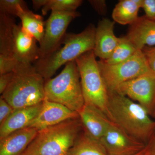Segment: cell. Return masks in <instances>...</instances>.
I'll list each match as a JSON object with an SVG mask.
<instances>
[{
	"label": "cell",
	"instance_id": "obj_1",
	"mask_svg": "<svg viewBox=\"0 0 155 155\" xmlns=\"http://www.w3.org/2000/svg\"><path fill=\"white\" fill-rule=\"evenodd\" d=\"M110 120L132 137L147 144L155 131V119L138 103L116 91H109Z\"/></svg>",
	"mask_w": 155,
	"mask_h": 155
},
{
	"label": "cell",
	"instance_id": "obj_2",
	"mask_svg": "<svg viewBox=\"0 0 155 155\" xmlns=\"http://www.w3.org/2000/svg\"><path fill=\"white\" fill-rule=\"evenodd\" d=\"M95 30V26L90 24L80 33L66 34L61 44L63 46L35 63L37 71L45 80L49 79L62 66L93 50Z\"/></svg>",
	"mask_w": 155,
	"mask_h": 155
},
{
	"label": "cell",
	"instance_id": "obj_3",
	"mask_svg": "<svg viewBox=\"0 0 155 155\" xmlns=\"http://www.w3.org/2000/svg\"><path fill=\"white\" fill-rule=\"evenodd\" d=\"M45 81L32 64L19 63L1 96L14 110L39 104L45 100Z\"/></svg>",
	"mask_w": 155,
	"mask_h": 155
},
{
	"label": "cell",
	"instance_id": "obj_4",
	"mask_svg": "<svg viewBox=\"0 0 155 155\" xmlns=\"http://www.w3.org/2000/svg\"><path fill=\"white\" fill-rule=\"evenodd\" d=\"M83 129L78 118L38 130L21 155H66Z\"/></svg>",
	"mask_w": 155,
	"mask_h": 155
},
{
	"label": "cell",
	"instance_id": "obj_5",
	"mask_svg": "<svg viewBox=\"0 0 155 155\" xmlns=\"http://www.w3.org/2000/svg\"><path fill=\"white\" fill-rule=\"evenodd\" d=\"M37 42L12 16L0 14V55L12 57L20 63L35 64L40 59Z\"/></svg>",
	"mask_w": 155,
	"mask_h": 155
},
{
	"label": "cell",
	"instance_id": "obj_6",
	"mask_svg": "<svg viewBox=\"0 0 155 155\" xmlns=\"http://www.w3.org/2000/svg\"><path fill=\"white\" fill-rule=\"evenodd\" d=\"M45 100L78 113L85 104L80 74L75 61L66 64L61 73L45 81Z\"/></svg>",
	"mask_w": 155,
	"mask_h": 155
},
{
	"label": "cell",
	"instance_id": "obj_7",
	"mask_svg": "<svg viewBox=\"0 0 155 155\" xmlns=\"http://www.w3.org/2000/svg\"><path fill=\"white\" fill-rule=\"evenodd\" d=\"M79 74L85 104L99 110L110 120L109 90L103 78L93 50L75 60Z\"/></svg>",
	"mask_w": 155,
	"mask_h": 155
},
{
	"label": "cell",
	"instance_id": "obj_8",
	"mask_svg": "<svg viewBox=\"0 0 155 155\" xmlns=\"http://www.w3.org/2000/svg\"><path fill=\"white\" fill-rule=\"evenodd\" d=\"M99 67L108 90L115 91L122 84L147 73L153 72L150 69L142 51L122 63L114 65L98 61Z\"/></svg>",
	"mask_w": 155,
	"mask_h": 155
},
{
	"label": "cell",
	"instance_id": "obj_9",
	"mask_svg": "<svg viewBox=\"0 0 155 155\" xmlns=\"http://www.w3.org/2000/svg\"><path fill=\"white\" fill-rule=\"evenodd\" d=\"M77 11H51L45 22L44 36L39 45L40 58H45L61 46L68 26L80 17Z\"/></svg>",
	"mask_w": 155,
	"mask_h": 155
},
{
	"label": "cell",
	"instance_id": "obj_10",
	"mask_svg": "<svg viewBox=\"0 0 155 155\" xmlns=\"http://www.w3.org/2000/svg\"><path fill=\"white\" fill-rule=\"evenodd\" d=\"M115 91L146 109L151 116L155 109V73H147L119 85Z\"/></svg>",
	"mask_w": 155,
	"mask_h": 155
},
{
	"label": "cell",
	"instance_id": "obj_11",
	"mask_svg": "<svg viewBox=\"0 0 155 155\" xmlns=\"http://www.w3.org/2000/svg\"><path fill=\"white\" fill-rule=\"evenodd\" d=\"M108 155H135L147 144L127 134L113 121H110L100 141Z\"/></svg>",
	"mask_w": 155,
	"mask_h": 155
},
{
	"label": "cell",
	"instance_id": "obj_12",
	"mask_svg": "<svg viewBox=\"0 0 155 155\" xmlns=\"http://www.w3.org/2000/svg\"><path fill=\"white\" fill-rule=\"evenodd\" d=\"M79 118L77 112L58 103L45 100L41 112L28 127L38 130L58 125L70 119Z\"/></svg>",
	"mask_w": 155,
	"mask_h": 155
},
{
	"label": "cell",
	"instance_id": "obj_13",
	"mask_svg": "<svg viewBox=\"0 0 155 155\" xmlns=\"http://www.w3.org/2000/svg\"><path fill=\"white\" fill-rule=\"evenodd\" d=\"M116 22L107 18L100 20L96 27L94 52L100 60L107 59L119 44L120 37L114 33Z\"/></svg>",
	"mask_w": 155,
	"mask_h": 155
},
{
	"label": "cell",
	"instance_id": "obj_14",
	"mask_svg": "<svg viewBox=\"0 0 155 155\" xmlns=\"http://www.w3.org/2000/svg\"><path fill=\"white\" fill-rule=\"evenodd\" d=\"M137 50L155 46V21L145 16L139 17L129 25L125 36Z\"/></svg>",
	"mask_w": 155,
	"mask_h": 155
},
{
	"label": "cell",
	"instance_id": "obj_15",
	"mask_svg": "<svg viewBox=\"0 0 155 155\" xmlns=\"http://www.w3.org/2000/svg\"><path fill=\"white\" fill-rule=\"evenodd\" d=\"M43 103L14 110L8 118L0 125V140L11 133L28 127L41 111Z\"/></svg>",
	"mask_w": 155,
	"mask_h": 155
},
{
	"label": "cell",
	"instance_id": "obj_16",
	"mask_svg": "<svg viewBox=\"0 0 155 155\" xmlns=\"http://www.w3.org/2000/svg\"><path fill=\"white\" fill-rule=\"evenodd\" d=\"M78 113L83 130L100 141L111 120L99 110L86 104Z\"/></svg>",
	"mask_w": 155,
	"mask_h": 155
},
{
	"label": "cell",
	"instance_id": "obj_17",
	"mask_svg": "<svg viewBox=\"0 0 155 155\" xmlns=\"http://www.w3.org/2000/svg\"><path fill=\"white\" fill-rule=\"evenodd\" d=\"M38 130L27 127L11 133L0 140V155H21L37 134Z\"/></svg>",
	"mask_w": 155,
	"mask_h": 155
},
{
	"label": "cell",
	"instance_id": "obj_18",
	"mask_svg": "<svg viewBox=\"0 0 155 155\" xmlns=\"http://www.w3.org/2000/svg\"><path fill=\"white\" fill-rule=\"evenodd\" d=\"M17 17L21 20V25L24 30L40 44L44 36L45 27L43 17L34 13L27 6L20 9Z\"/></svg>",
	"mask_w": 155,
	"mask_h": 155
},
{
	"label": "cell",
	"instance_id": "obj_19",
	"mask_svg": "<svg viewBox=\"0 0 155 155\" xmlns=\"http://www.w3.org/2000/svg\"><path fill=\"white\" fill-rule=\"evenodd\" d=\"M142 0H120L115 5L112 17L115 22L130 25L138 19Z\"/></svg>",
	"mask_w": 155,
	"mask_h": 155
},
{
	"label": "cell",
	"instance_id": "obj_20",
	"mask_svg": "<svg viewBox=\"0 0 155 155\" xmlns=\"http://www.w3.org/2000/svg\"><path fill=\"white\" fill-rule=\"evenodd\" d=\"M66 155H108L100 141L83 130Z\"/></svg>",
	"mask_w": 155,
	"mask_h": 155
},
{
	"label": "cell",
	"instance_id": "obj_21",
	"mask_svg": "<svg viewBox=\"0 0 155 155\" xmlns=\"http://www.w3.org/2000/svg\"><path fill=\"white\" fill-rule=\"evenodd\" d=\"M138 51L139 50H137L126 37H121L118 45L110 56L107 60L103 61L109 65L119 64L129 59Z\"/></svg>",
	"mask_w": 155,
	"mask_h": 155
},
{
	"label": "cell",
	"instance_id": "obj_22",
	"mask_svg": "<svg viewBox=\"0 0 155 155\" xmlns=\"http://www.w3.org/2000/svg\"><path fill=\"white\" fill-rule=\"evenodd\" d=\"M82 0H47L41 9L42 15L45 16L49 11H75L82 5Z\"/></svg>",
	"mask_w": 155,
	"mask_h": 155
},
{
	"label": "cell",
	"instance_id": "obj_23",
	"mask_svg": "<svg viewBox=\"0 0 155 155\" xmlns=\"http://www.w3.org/2000/svg\"><path fill=\"white\" fill-rule=\"evenodd\" d=\"M26 6L27 4L23 0H1L0 13L17 17L20 9Z\"/></svg>",
	"mask_w": 155,
	"mask_h": 155
},
{
	"label": "cell",
	"instance_id": "obj_24",
	"mask_svg": "<svg viewBox=\"0 0 155 155\" xmlns=\"http://www.w3.org/2000/svg\"><path fill=\"white\" fill-rule=\"evenodd\" d=\"M19 63L14 58L0 55V74L14 72Z\"/></svg>",
	"mask_w": 155,
	"mask_h": 155
},
{
	"label": "cell",
	"instance_id": "obj_25",
	"mask_svg": "<svg viewBox=\"0 0 155 155\" xmlns=\"http://www.w3.org/2000/svg\"><path fill=\"white\" fill-rule=\"evenodd\" d=\"M14 108L1 96L0 97V125H2L14 112Z\"/></svg>",
	"mask_w": 155,
	"mask_h": 155
},
{
	"label": "cell",
	"instance_id": "obj_26",
	"mask_svg": "<svg viewBox=\"0 0 155 155\" xmlns=\"http://www.w3.org/2000/svg\"><path fill=\"white\" fill-rule=\"evenodd\" d=\"M141 8L144 11L146 17L155 21V0H142Z\"/></svg>",
	"mask_w": 155,
	"mask_h": 155
},
{
	"label": "cell",
	"instance_id": "obj_27",
	"mask_svg": "<svg viewBox=\"0 0 155 155\" xmlns=\"http://www.w3.org/2000/svg\"><path fill=\"white\" fill-rule=\"evenodd\" d=\"M151 70L155 73V46L145 47L142 50Z\"/></svg>",
	"mask_w": 155,
	"mask_h": 155
},
{
	"label": "cell",
	"instance_id": "obj_28",
	"mask_svg": "<svg viewBox=\"0 0 155 155\" xmlns=\"http://www.w3.org/2000/svg\"><path fill=\"white\" fill-rule=\"evenodd\" d=\"M89 3L97 14L104 16L107 13V5L104 0H90Z\"/></svg>",
	"mask_w": 155,
	"mask_h": 155
},
{
	"label": "cell",
	"instance_id": "obj_29",
	"mask_svg": "<svg viewBox=\"0 0 155 155\" xmlns=\"http://www.w3.org/2000/svg\"><path fill=\"white\" fill-rule=\"evenodd\" d=\"M14 76V72L0 74V94H2L5 91Z\"/></svg>",
	"mask_w": 155,
	"mask_h": 155
},
{
	"label": "cell",
	"instance_id": "obj_30",
	"mask_svg": "<svg viewBox=\"0 0 155 155\" xmlns=\"http://www.w3.org/2000/svg\"><path fill=\"white\" fill-rule=\"evenodd\" d=\"M147 152L149 155H155V131L147 144Z\"/></svg>",
	"mask_w": 155,
	"mask_h": 155
},
{
	"label": "cell",
	"instance_id": "obj_31",
	"mask_svg": "<svg viewBox=\"0 0 155 155\" xmlns=\"http://www.w3.org/2000/svg\"><path fill=\"white\" fill-rule=\"evenodd\" d=\"M47 2V0H33L32 3L33 8L35 11L42 9L46 4Z\"/></svg>",
	"mask_w": 155,
	"mask_h": 155
},
{
	"label": "cell",
	"instance_id": "obj_32",
	"mask_svg": "<svg viewBox=\"0 0 155 155\" xmlns=\"http://www.w3.org/2000/svg\"><path fill=\"white\" fill-rule=\"evenodd\" d=\"M147 153V148H146L145 149L143 150L142 151H141V152L135 155H145Z\"/></svg>",
	"mask_w": 155,
	"mask_h": 155
},
{
	"label": "cell",
	"instance_id": "obj_33",
	"mask_svg": "<svg viewBox=\"0 0 155 155\" xmlns=\"http://www.w3.org/2000/svg\"><path fill=\"white\" fill-rule=\"evenodd\" d=\"M152 117H153V118H154L155 119V109L154 110L153 112L152 115L151 116Z\"/></svg>",
	"mask_w": 155,
	"mask_h": 155
},
{
	"label": "cell",
	"instance_id": "obj_34",
	"mask_svg": "<svg viewBox=\"0 0 155 155\" xmlns=\"http://www.w3.org/2000/svg\"><path fill=\"white\" fill-rule=\"evenodd\" d=\"M145 155H148V153L147 152V153H146V154Z\"/></svg>",
	"mask_w": 155,
	"mask_h": 155
}]
</instances>
